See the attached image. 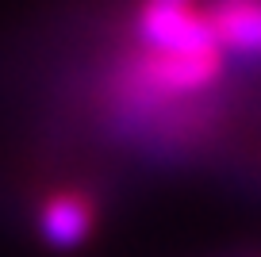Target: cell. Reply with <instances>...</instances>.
<instances>
[{"label":"cell","mask_w":261,"mask_h":257,"mask_svg":"<svg viewBox=\"0 0 261 257\" xmlns=\"http://www.w3.org/2000/svg\"><path fill=\"white\" fill-rule=\"evenodd\" d=\"M219 54H242L261 58V0H234V4H215L207 16Z\"/></svg>","instance_id":"obj_3"},{"label":"cell","mask_w":261,"mask_h":257,"mask_svg":"<svg viewBox=\"0 0 261 257\" xmlns=\"http://www.w3.org/2000/svg\"><path fill=\"white\" fill-rule=\"evenodd\" d=\"M139 39L150 54H219L207 16L192 12V4H150L139 12Z\"/></svg>","instance_id":"obj_1"},{"label":"cell","mask_w":261,"mask_h":257,"mask_svg":"<svg viewBox=\"0 0 261 257\" xmlns=\"http://www.w3.org/2000/svg\"><path fill=\"white\" fill-rule=\"evenodd\" d=\"M92 203L77 192H58L39 208V234L50 249H77L92 234Z\"/></svg>","instance_id":"obj_2"}]
</instances>
